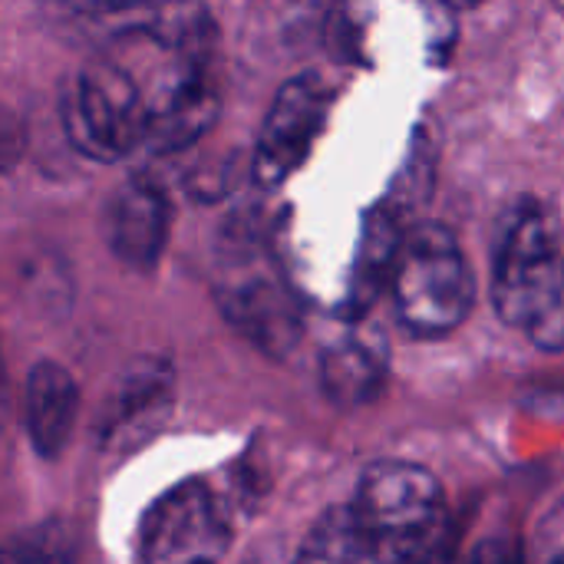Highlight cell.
I'll list each match as a JSON object with an SVG mask.
<instances>
[{
    "mask_svg": "<svg viewBox=\"0 0 564 564\" xmlns=\"http://www.w3.org/2000/svg\"><path fill=\"white\" fill-rule=\"evenodd\" d=\"M3 413H7V370L0 360V423H3Z\"/></svg>",
    "mask_w": 564,
    "mask_h": 564,
    "instance_id": "17",
    "label": "cell"
},
{
    "mask_svg": "<svg viewBox=\"0 0 564 564\" xmlns=\"http://www.w3.org/2000/svg\"><path fill=\"white\" fill-rule=\"evenodd\" d=\"M23 152V129L17 116L0 102V172H7Z\"/></svg>",
    "mask_w": 564,
    "mask_h": 564,
    "instance_id": "15",
    "label": "cell"
},
{
    "mask_svg": "<svg viewBox=\"0 0 564 564\" xmlns=\"http://www.w3.org/2000/svg\"><path fill=\"white\" fill-rule=\"evenodd\" d=\"M383 380V340L350 334L324 350V387L340 403H364Z\"/></svg>",
    "mask_w": 564,
    "mask_h": 564,
    "instance_id": "10",
    "label": "cell"
},
{
    "mask_svg": "<svg viewBox=\"0 0 564 564\" xmlns=\"http://www.w3.org/2000/svg\"><path fill=\"white\" fill-rule=\"evenodd\" d=\"M400 228L393 221L390 212H377L364 231V245H360V258H357V274H354V288H350V314L360 317L373 297L390 284L393 264H397V251H400Z\"/></svg>",
    "mask_w": 564,
    "mask_h": 564,
    "instance_id": "12",
    "label": "cell"
},
{
    "mask_svg": "<svg viewBox=\"0 0 564 564\" xmlns=\"http://www.w3.org/2000/svg\"><path fill=\"white\" fill-rule=\"evenodd\" d=\"M169 390H172V373L159 360H145L132 367V373L122 380L112 400V413L102 433L126 446L135 433L152 430V423H159V416L169 410Z\"/></svg>",
    "mask_w": 564,
    "mask_h": 564,
    "instance_id": "9",
    "label": "cell"
},
{
    "mask_svg": "<svg viewBox=\"0 0 564 564\" xmlns=\"http://www.w3.org/2000/svg\"><path fill=\"white\" fill-rule=\"evenodd\" d=\"M297 564H380L367 539L360 535L350 509L327 512L307 535Z\"/></svg>",
    "mask_w": 564,
    "mask_h": 564,
    "instance_id": "13",
    "label": "cell"
},
{
    "mask_svg": "<svg viewBox=\"0 0 564 564\" xmlns=\"http://www.w3.org/2000/svg\"><path fill=\"white\" fill-rule=\"evenodd\" d=\"M393 307L413 337H446L469 317L476 304V278L443 225H420L403 235L390 274Z\"/></svg>",
    "mask_w": 564,
    "mask_h": 564,
    "instance_id": "3",
    "label": "cell"
},
{
    "mask_svg": "<svg viewBox=\"0 0 564 564\" xmlns=\"http://www.w3.org/2000/svg\"><path fill=\"white\" fill-rule=\"evenodd\" d=\"M350 516L380 564H430L443 535V489L410 463H377L360 476Z\"/></svg>",
    "mask_w": 564,
    "mask_h": 564,
    "instance_id": "2",
    "label": "cell"
},
{
    "mask_svg": "<svg viewBox=\"0 0 564 564\" xmlns=\"http://www.w3.org/2000/svg\"><path fill=\"white\" fill-rule=\"evenodd\" d=\"M106 241L112 254L139 271H149L159 264L165 238H169V202L165 195L145 182L132 178L122 185L109 205H106V221H102Z\"/></svg>",
    "mask_w": 564,
    "mask_h": 564,
    "instance_id": "7",
    "label": "cell"
},
{
    "mask_svg": "<svg viewBox=\"0 0 564 564\" xmlns=\"http://www.w3.org/2000/svg\"><path fill=\"white\" fill-rule=\"evenodd\" d=\"M76 383L73 377L59 367V364H36L26 377V393H23V406H26V433L33 449L43 459H56L73 433V420H76Z\"/></svg>",
    "mask_w": 564,
    "mask_h": 564,
    "instance_id": "8",
    "label": "cell"
},
{
    "mask_svg": "<svg viewBox=\"0 0 564 564\" xmlns=\"http://www.w3.org/2000/svg\"><path fill=\"white\" fill-rule=\"evenodd\" d=\"M228 545L225 509L202 482H182L159 496L139 529L142 564H221Z\"/></svg>",
    "mask_w": 564,
    "mask_h": 564,
    "instance_id": "5",
    "label": "cell"
},
{
    "mask_svg": "<svg viewBox=\"0 0 564 564\" xmlns=\"http://www.w3.org/2000/svg\"><path fill=\"white\" fill-rule=\"evenodd\" d=\"M73 535L59 522H46L40 529H30L7 545H0V564H73Z\"/></svg>",
    "mask_w": 564,
    "mask_h": 564,
    "instance_id": "14",
    "label": "cell"
},
{
    "mask_svg": "<svg viewBox=\"0 0 564 564\" xmlns=\"http://www.w3.org/2000/svg\"><path fill=\"white\" fill-rule=\"evenodd\" d=\"M327 109L330 89L317 73H301L278 89L254 149V178L261 185H281L307 159Z\"/></svg>",
    "mask_w": 564,
    "mask_h": 564,
    "instance_id": "6",
    "label": "cell"
},
{
    "mask_svg": "<svg viewBox=\"0 0 564 564\" xmlns=\"http://www.w3.org/2000/svg\"><path fill=\"white\" fill-rule=\"evenodd\" d=\"M473 564H525L516 539H489L476 549Z\"/></svg>",
    "mask_w": 564,
    "mask_h": 564,
    "instance_id": "16",
    "label": "cell"
},
{
    "mask_svg": "<svg viewBox=\"0 0 564 564\" xmlns=\"http://www.w3.org/2000/svg\"><path fill=\"white\" fill-rule=\"evenodd\" d=\"M492 304L542 350H564V248L545 208H519L496 248Z\"/></svg>",
    "mask_w": 564,
    "mask_h": 564,
    "instance_id": "1",
    "label": "cell"
},
{
    "mask_svg": "<svg viewBox=\"0 0 564 564\" xmlns=\"http://www.w3.org/2000/svg\"><path fill=\"white\" fill-rule=\"evenodd\" d=\"M231 321L261 347L288 350L297 337V317L288 297L271 284H248L231 294L228 301Z\"/></svg>",
    "mask_w": 564,
    "mask_h": 564,
    "instance_id": "11",
    "label": "cell"
},
{
    "mask_svg": "<svg viewBox=\"0 0 564 564\" xmlns=\"http://www.w3.org/2000/svg\"><path fill=\"white\" fill-rule=\"evenodd\" d=\"M66 132L89 159L116 162L149 139V106L116 50L96 53L76 76L66 106Z\"/></svg>",
    "mask_w": 564,
    "mask_h": 564,
    "instance_id": "4",
    "label": "cell"
}]
</instances>
